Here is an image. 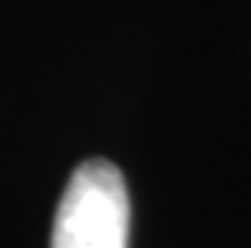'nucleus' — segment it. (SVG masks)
<instances>
[{
  "label": "nucleus",
  "instance_id": "obj_1",
  "mask_svg": "<svg viewBox=\"0 0 251 248\" xmlns=\"http://www.w3.org/2000/svg\"><path fill=\"white\" fill-rule=\"evenodd\" d=\"M52 248H129V190L113 161L77 165L61 193Z\"/></svg>",
  "mask_w": 251,
  "mask_h": 248
}]
</instances>
